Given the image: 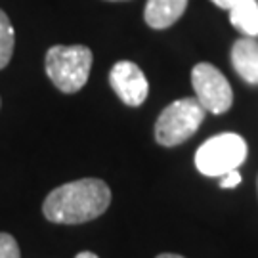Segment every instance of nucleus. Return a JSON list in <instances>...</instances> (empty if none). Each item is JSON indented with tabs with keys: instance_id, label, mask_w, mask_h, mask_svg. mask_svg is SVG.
<instances>
[{
	"instance_id": "nucleus-6",
	"label": "nucleus",
	"mask_w": 258,
	"mask_h": 258,
	"mask_svg": "<svg viewBox=\"0 0 258 258\" xmlns=\"http://www.w3.org/2000/svg\"><path fill=\"white\" fill-rule=\"evenodd\" d=\"M109 83L115 94L130 107H140L149 94L148 79L134 61H117L109 71Z\"/></svg>"
},
{
	"instance_id": "nucleus-16",
	"label": "nucleus",
	"mask_w": 258,
	"mask_h": 258,
	"mask_svg": "<svg viewBox=\"0 0 258 258\" xmlns=\"http://www.w3.org/2000/svg\"><path fill=\"white\" fill-rule=\"evenodd\" d=\"M113 2H119V0H113Z\"/></svg>"
},
{
	"instance_id": "nucleus-3",
	"label": "nucleus",
	"mask_w": 258,
	"mask_h": 258,
	"mask_svg": "<svg viewBox=\"0 0 258 258\" xmlns=\"http://www.w3.org/2000/svg\"><path fill=\"white\" fill-rule=\"evenodd\" d=\"M207 111L197 98H182L161 111L155 122V140L165 148H174L194 136Z\"/></svg>"
},
{
	"instance_id": "nucleus-1",
	"label": "nucleus",
	"mask_w": 258,
	"mask_h": 258,
	"mask_svg": "<svg viewBox=\"0 0 258 258\" xmlns=\"http://www.w3.org/2000/svg\"><path fill=\"white\" fill-rule=\"evenodd\" d=\"M109 205V185L100 178H83L52 189L42 212L54 224H84L100 218Z\"/></svg>"
},
{
	"instance_id": "nucleus-4",
	"label": "nucleus",
	"mask_w": 258,
	"mask_h": 258,
	"mask_svg": "<svg viewBox=\"0 0 258 258\" xmlns=\"http://www.w3.org/2000/svg\"><path fill=\"white\" fill-rule=\"evenodd\" d=\"M247 142L239 134L224 132L212 136L199 146L195 153V166L203 176L214 178L237 170L247 159Z\"/></svg>"
},
{
	"instance_id": "nucleus-12",
	"label": "nucleus",
	"mask_w": 258,
	"mask_h": 258,
	"mask_svg": "<svg viewBox=\"0 0 258 258\" xmlns=\"http://www.w3.org/2000/svg\"><path fill=\"white\" fill-rule=\"evenodd\" d=\"M241 174L239 170H231V172H228V174H224L220 178V187H224V189H231V187H237V185L241 184Z\"/></svg>"
},
{
	"instance_id": "nucleus-2",
	"label": "nucleus",
	"mask_w": 258,
	"mask_h": 258,
	"mask_svg": "<svg viewBox=\"0 0 258 258\" xmlns=\"http://www.w3.org/2000/svg\"><path fill=\"white\" fill-rule=\"evenodd\" d=\"M92 59V50L83 44L52 46L46 54L48 79L63 94L79 92L90 77Z\"/></svg>"
},
{
	"instance_id": "nucleus-15",
	"label": "nucleus",
	"mask_w": 258,
	"mask_h": 258,
	"mask_svg": "<svg viewBox=\"0 0 258 258\" xmlns=\"http://www.w3.org/2000/svg\"><path fill=\"white\" fill-rule=\"evenodd\" d=\"M157 258H184V256H180V254H172V252H163V254H159Z\"/></svg>"
},
{
	"instance_id": "nucleus-14",
	"label": "nucleus",
	"mask_w": 258,
	"mask_h": 258,
	"mask_svg": "<svg viewBox=\"0 0 258 258\" xmlns=\"http://www.w3.org/2000/svg\"><path fill=\"white\" fill-rule=\"evenodd\" d=\"M75 258H100L98 254H94V252H90V250H83V252H79Z\"/></svg>"
},
{
	"instance_id": "nucleus-7",
	"label": "nucleus",
	"mask_w": 258,
	"mask_h": 258,
	"mask_svg": "<svg viewBox=\"0 0 258 258\" xmlns=\"http://www.w3.org/2000/svg\"><path fill=\"white\" fill-rule=\"evenodd\" d=\"M231 65L241 79L249 84H258V40L245 37L231 46Z\"/></svg>"
},
{
	"instance_id": "nucleus-8",
	"label": "nucleus",
	"mask_w": 258,
	"mask_h": 258,
	"mask_svg": "<svg viewBox=\"0 0 258 258\" xmlns=\"http://www.w3.org/2000/svg\"><path fill=\"white\" fill-rule=\"evenodd\" d=\"M187 0H148L144 19L151 29H166L184 16Z\"/></svg>"
},
{
	"instance_id": "nucleus-9",
	"label": "nucleus",
	"mask_w": 258,
	"mask_h": 258,
	"mask_svg": "<svg viewBox=\"0 0 258 258\" xmlns=\"http://www.w3.org/2000/svg\"><path fill=\"white\" fill-rule=\"evenodd\" d=\"M231 25L245 37H258V0H243L230 10Z\"/></svg>"
},
{
	"instance_id": "nucleus-13",
	"label": "nucleus",
	"mask_w": 258,
	"mask_h": 258,
	"mask_svg": "<svg viewBox=\"0 0 258 258\" xmlns=\"http://www.w3.org/2000/svg\"><path fill=\"white\" fill-rule=\"evenodd\" d=\"M214 6H218V8H222V10H228L230 12L233 6H237L239 2H243V0H211Z\"/></svg>"
},
{
	"instance_id": "nucleus-11",
	"label": "nucleus",
	"mask_w": 258,
	"mask_h": 258,
	"mask_svg": "<svg viewBox=\"0 0 258 258\" xmlns=\"http://www.w3.org/2000/svg\"><path fill=\"white\" fill-rule=\"evenodd\" d=\"M0 258H21L18 241L10 233H0Z\"/></svg>"
},
{
	"instance_id": "nucleus-10",
	"label": "nucleus",
	"mask_w": 258,
	"mask_h": 258,
	"mask_svg": "<svg viewBox=\"0 0 258 258\" xmlns=\"http://www.w3.org/2000/svg\"><path fill=\"white\" fill-rule=\"evenodd\" d=\"M16 44V33L12 27L10 18L0 10V69H4L12 59Z\"/></svg>"
},
{
	"instance_id": "nucleus-5",
	"label": "nucleus",
	"mask_w": 258,
	"mask_h": 258,
	"mask_svg": "<svg viewBox=\"0 0 258 258\" xmlns=\"http://www.w3.org/2000/svg\"><path fill=\"white\" fill-rule=\"evenodd\" d=\"M191 84H194L197 102L212 115H222L233 103V90L228 79L222 75L212 63H197L191 71Z\"/></svg>"
}]
</instances>
